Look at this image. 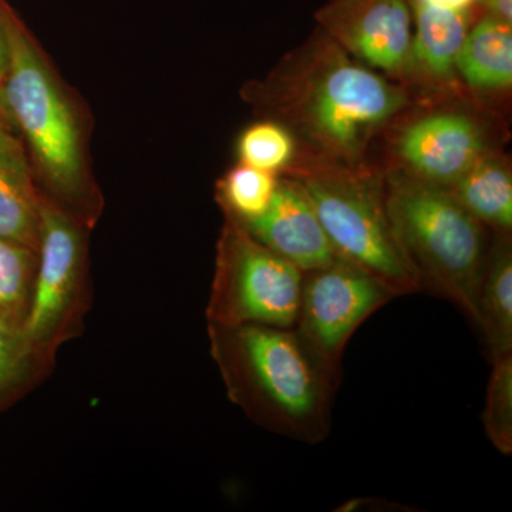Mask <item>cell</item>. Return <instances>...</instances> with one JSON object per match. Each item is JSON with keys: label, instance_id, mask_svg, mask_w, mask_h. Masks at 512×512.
<instances>
[{"label": "cell", "instance_id": "obj_1", "mask_svg": "<svg viewBox=\"0 0 512 512\" xmlns=\"http://www.w3.org/2000/svg\"><path fill=\"white\" fill-rule=\"evenodd\" d=\"M229 397L266 429L316 443L328 436L338 367L296 328L208 323Z\"/></svg>", "mask_w": 512, "mask_h": 512}, {"label": "cell", "instance_id": "obj_2", "mask_svg": "<svg viewBox=\"0 0 512 512\" xmlns=\"http://www.w3.org/2000/svg\"><path fill=\"white\" fill-rule=\"evenodd\" d=\"M276 86L281 116L342 161L357 160L375 131L406 106L402 89L350 62L326 35L292 57Z\"/></svg>", "mask_w": 512, "mask_h": 512}, {"label": "cell", "instance_id": "obj_3", "mask_svg": "<svg viewBox=\"0 0 512 512\" xmlns=\"http://www.w3.org/2000/svg\"><path fill=\"white\" fill-rule=\"evenodd\" d=\"M384 207L394 237L421 289L430 286L456 303L477 326V298L483 275V224L443 185L412 175H393Z\"/></svg>", "mask_w": 512, "mask_h": 512}, {"label": "cell", "instance_id": "obj_4", "mask_svg": "<svg viewBox=\"0 0 512 512\" xmlns=\"http://www.w3.org/2000/svg\"><path fill=\"white\" fill-rule=\"evenodd\" d=\"M293 181L311 202L338 258L375 276L394 296L420 291L419 276L394 237L383 188L369 175L345 165H306Z\"/></svg>", "mask_w": 512, "mask_h": 512}, {"label": "cell", "instance_id": "obj_5", "mask_svg": "<svg viewBox=\"0 0 512 512\" xmlns=\"http://www.w3.org/2000/svg\"><path fill=\"white\" fill-rule=\"evenodd\" d=\"M0 40L6 106L49 180L63 194H76L82 185V157L72 111L28 33L8 12H0Z\"/></svg>", "mask_w": 512, "mask_h": 512}, {"label": "cell", "instance_id": "obj_6", "mask_svg": "<svg viewBox=\"0 0 512 512\" xmlns=\"http://www.w3.org/2000/svg\"><path fill=\"white\" fill-rule=\"evenodd\" d=\"M303 272L252 237L231 217L218 247L208 323L295 328Z\"/></svg>", "mask_w": 512, "mask_h": 512}, {"label": "cell", "instance_id": "obj_7", "mask_svg": "<svg viewBox=\"0 0 512 512\" xmlns=\"http://www.w3.org/2000/svg\"><path fill=\"white\" fill-rule=\"evenodd\" d=\"M83 291L79 228L66 212L43 200L35 286L23 329L46 363L72 336L82 316Z\"/></svg>", "mask_w": 512, "mask_h": 512}, {"label": "cell", "instance_id": "obj_8", "mask_svg": "<svg viewBox=\"0 0 512 512\" xmlns=\"http://www.w3.org/2000/svg\"><path fill=\"white\" fill-rule=\"evenodd\" d=\"M393 298L375 276L336 258L332 264L303 274L295 328L326 362L339 369L340 355L353 332Z\"/></svg>", "mask_w": 512, "mask_h": 512}, {"label": "cell", "instance_id": "obj_9", "mask_svg": "<svg viewBox=\"0 0 512 512\" xmlns=\"http://www.w3.org/2000/svg\"><path fill=\"white\" fill-rule=\"evenodd\" d=\"M316 20L333 42L376 69L409 72L412 0H329Z\"/></svg>", "mask_w": 512, "mask_h": 512}, {"label": "cell", "instance_id": "obj_10", "mask_svg": "<svg viewBox=\"0 0 512 512\" xmlns=\"http://www.w3.org/2000/svg\"><path fill=\"white\" fill-rule=\"evenodd\" d=\"M412 177L448 187L485 154L483 130L466 114L437 113L414 121L399 140Z\"/></svg>", "mask_w": 512, "mask_h": 512}, {"label": "cell", "instance_id": "obj_11", "mask_svg": "<svg viewBox=\"0 0 512 512\" xmlns=\"http://www.w3.org/2000/svg\"><path fill=\"white\" fill-rule=\"evenodd\" d=\"M241 224L252 237L303 274L332 264L338 258L311 202L296 181L279 183L268 211Z\"/></svg>", "mask_w": 512, "mask_h": 512}, {"label": "cell", "instance_id": "obj_12", "mask_svg": "<svg viewBox=\"0 0 512 512\" xmlns=\"http://www.w3.org/2000/svg\"><path fill=\"white\" fill-rule=\"evenodd\" d=\"M42 204L22 144L0 121V238L37 251Z\"/></svg>", "mask_w": 512, "mask_h": 512}, {"label": "cell", "instance_id": "obj_13", "mask_svg": "<svg viewBox=\"0 0 512 512\" xmlns=\"http://www.w3.org/2000/svg\"><path fill=\"white\" fill-rule=\"evenodd\" d=\"M416 33L410 69L434 80H448L457 72V59L477 9L453 12L412 2Z\"/></svg>", "mask_w": 512, "mask_h": 512}, {"label": "cell", "instance_id": "obj_14", "mask_svg": "<svg viewBox=\"0 0 512 512\" xmlns=\"http://www.w3.org/2000/svg\"><path fill=\"white\" fill-rule=\"evenodd\" d=\"M457 72L478 90H505L512 83V28L485 15L470 28L457 59Z\"/></svg>", "mask_w": 512, "mask_h": 512}, {"label": "cell", "instance_id": "obj_15", "mask_svg": "<svg viewBox=\"0 0 512 512\" xmlns=\"http://www.w3.org/2000/svg\"><path fill=\"white\" fill-rule=\"evenodd\" d=\"M477 326L491 357L512 353V254L501 242L485 259L477 298Z\"/></svg>", "mask_w": 512, "mask_h": 512}, {"label": "cell", "instance_id": "obj_16", "mask_svg": "<svg viewBox=\"0 0 512 512\" xmlns=\"http://www.w3.org/2000/svg\"><path fill=\"white\" fill-rule=\"evenodd\" d=\"M447 188L481 224L511 231L512 178L505 165L484 156Z\"/></svg>", "mask_w": 512, "mask_h": 512}, {"label": "cell", "instance_id": "obj_17", "mask_svg": "<svg viewBox=\"0 0 512 512\" xmlns=\"http://www.w3.org/2000/svg\"><path fill=\"white\" fill-rule=\"evenodd\" d=\"M37 271V251L0 238V319L25 325Z\"/></svg>", "mask_w": 512, "mask_h": 512}, {"label": "cell", "instance_id": "obj_18", "mask_svg": "<svg viewBox=\"0 0 512 512\" xmlns=\"http://www.w3.org/2000/svg\"><path fill=\"white\" fill-rule=\"evenodd\" d=\"M22 325L0 319V409L45 365Z\"/></svg>", "mask_w": 512, "mask_h": 512}, {"label": "cell", "instance_id": "obj_19", "mask_svg": "<svg viewBox=\"0 0 512 512\" xmlns=\"http://www.w3.org/2000/svg\"><path fill=\"white\" fill-rule=\"evenodd\" d=\"M278 184L274 174L242 164L222 181V200L235 220H255L268 211Z\"/></svg>", "mask_w": 512, "mask_h": 512}, {"label": "cell", "instance_id": "obj_20", "mask_svg": "<svg viewBox=\"0 0 512 512\" xmlns=\"http://www.w3.org/2000/svg\"><path fill=\"white\" fill-rule=\"evenodd\" d=\"M483 423L488 439L498 451L512 453V353L494 359L488 382Z\"/></svg>", "mask_w": 512, "mask_h": 512}, {"label": "cell", "instance_id": "obj_21", "mask_svg": "<svg viewBox=\"0 0 512 512\" xmlns=\"http://www.w3.org/2000/svg\"><path fill=\"white\" fill-rule=\"evenodd\" d=\"M293 153H295V141L291 133L285 127L271 121L248 128L239 141V156L242 164L251 165L272 174L288 167Z\"/></svg>", "mask_w": 512, "mask_h": 512}, {"label": "cell", "instance_id": "obj_22", "mask_svg": "<svg viewBox=\"0 0 512 512\" xmlns=\"http://www.w3.org/2000/svg\"><path fill=\"white\" fill-rule=\"evenodd\" d=\"M478 8L483 10L485 15L511 23L512 0H478Z\"/></svg>", "mask_w": 512, "mask_h": 512}, {"label": "cell", "instance_id": "obj_23", "mask_svg": "<svg viewBox=\"0 0 512 512\" xmlns=\"http://www.w3.org/2000/svg\"><path fill=\"white\" fill-rule=\"evenodd\" d=\"M412 2L431 6V8L453 10V12H466V10L478 8V0H412Z\"/></svg>", "mask_w": 512, "mask_h": 512}, {"label": "cell", "instance_id": "obj_24", "mask_svg": "<svg viewBox=\"0 0 512 512\" xmlns=\"http://www.w3.org/2000/svg\"><path fill=\"white\" fill-rule=\"evenodd\" d=\"M0 69L3 72V49H2V40H0Z\"/></svg>", "mask_w": 512, "mask_h": 512}, {"label": "cell", "instance_id": "obj_25", "mask_svg": "<svg viewBox=\"0 0 512 512\" xmlns=\"http://www.w3.org/2000/svg\"><path fill=\"white\" fill-rule=\"evenodd\" d=\"M0 77H2V69H0Z\"/></svg>", "mask_w": 512, "mask_h": 512}]
</instances>
